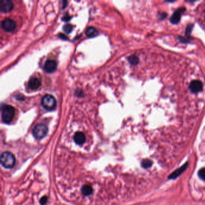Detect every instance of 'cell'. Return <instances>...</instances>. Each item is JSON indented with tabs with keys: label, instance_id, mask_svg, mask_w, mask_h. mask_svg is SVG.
<instances>
[{
	"label": "cell",
	"instance_id": "6da1fadb",
	"mask_svg": "<svg viewBox=\"0 0 205 205\" xmlns=\"http://www.w3.org/2000/svg\"><path fill=\"white\" fill-rule=\"evenodd\" d=\"M15 108L12 105H6L2 108L1 116L2 121L6 123H10L15 116Z\"/></svg>",
	"mask_w": 205,
	"mask_h": 205
},
{
	"label": "cell",
	"instance_id": "7a4b0ae2",
	"mask_svg": "<svg viewBox=\"0 0 205 205\" xmlns=\"http://www.w3.org/2000/svg\"><path fill=\"white\" fill-rule=\"evenodd\" d=\"M1 164L6 168L13 167L15 164V156L12 153L8 152L2 153L1 156Z\"/></svg>",
	"mask_w": 205,
	"mask_h": 205
},
{
	"label": "cell",
	"instance_id": "3957f363",
	"mask_svg": "<svg viewBox=\"0 0 205 205\" xmlns=\"http://www.w3.org/2000/svg\"><path fill=\"white\" fill-rule=\"evenodd\" d=\"M56 100L51 95H45L41 99V106L48 111H51L56 106Z\"/></svg>",
	"mask_w": 205,
	"mask_h": 205
},
{
	"label": "cell",
	"instance_id": "277c9868",
	"mask_svg": "<svg viewBox=\"0 0 205 205\" xmlns=\"http://www.w3.org/2000/svg\"><path fill=\"white\" fill-rule=\"evenodd\" d=\"M48 133L47 126L42 123L36 124L33 129L34 137L37 139H41L46 136Z\"/></svg>",
	"mask_w": 205,
	"mask_h": 205
},
{
	"label": "cell",
	"instance_id": "5b68a950",
	"mask_svg": "<svg viewBox=\"0 0 205 205\" xmlns=\"http://www.w3.org/2000/svg\"><path fill=\"white\" fill-rule=\"evenodd\" d=\"M16 22L13 20L9 18L4 19L1 22V27L7 32H13L16 28Z\"/></svg>",
	"mask_w": 205,
	"mask_h": 205
},
{
	"label": "cell",
	"instance_id": "8992f818",
	"mask_svg": "<svg viewBox=\"0 0 205 205\" xmlns=\"http://www.w3.org/2000/svg\"><path fill=\"white\" fill-rule=\"evenodd\" d=\"M13 8V4L9 0H1L0 2V10L3 13L10 12Z\"/></svg>",
	"mask_w": 205,
	"mask_h": 205
},
{
	"label": "cell",
	"instance_id": "52a82bcc",
	"mask_svg": "<svg viewBox=\"0 0 205 205\" xmlns=\"http://www.w3.org/2000/svg\"><path fill=\"white\" fill-rule=\"evenodd\" d=\"M189 89L192 93H197L203 90V84L199 80H193L190 83Z\"/></svg>",
	"mask_w": 205,
	"mask_h": 205
},
{
	"label": "cell",
	"instance_id": "ba28073f",
	"mask_svg": "<svg viewBox=\"0 0 205 205\" xmlns=\"http://www.w3.org/2000/svg\"><path fill=\"white\" fill-rule=\"evenodd\" d=\"M43 68L46 72L52 73L56 71L57 68V63L54 60H48L45 61Z\"/></svg>",
	"mask_w": 205,
	"mask_h": 205
},
{
	"label": "cell",
	"instance_id": "9c48e42d",
	"mask_svg": "<svg viewBox=\"0 0 205 205\" xmlns=\"http://www.w3.org/2000/svg\"><path fill=\"white\" fill-rule=\"evenodd\" d=\"M185 10V8H179L177 9L173 14L172 17L170 18V21L172 24H176L179 22L181 20L182 13Z\"/></svg>",
	"mask_w": 205,
	"mask_h": 205
},
{
	"label": "cell",
	"instance_id": "30bf717a",
	"mask_svg": "<svg viewBox=\"0 0 205 205\" xmlns=\"http://www.w3.org/2000/svg\"><path fill=\"white\" fill-rule=\"evenodd\" d=\"M188 165V163H187L185 164H183L182 167H181L180 168H178L177 170H174L173 172L168 176V179H176L177 178H178L181 174H182L184 172V171L187 169V167Z\"/></svg>",
	"mask_w": 205,
	"mask_h": 205
},
{
	"label": "cell",
	"instance_id": "8fae6325",
	"mask_svg": "<svg viewBox=\"0 0 205 205\" xmlns=\"http://www.w3.org/2000/svg\"><path fill=\"white\" fill-rule=\"evenodd\" d=\"M74 139L77 144L81 145L85 141V135L82 132H77L74 135Z\"/></svg>",
	"mask_w": 205,
	"mask_h": 205
},
{
	"label": "cell",
	"instance_id": "7c38bea8",
	"mask_svg": "<svg viewBox=\"0 0 205 205\" xmlns=\"http://www.w3.org/2000/svg\"><path fill=\"white\" fill-rule=\"evenodd\" d=\"M41 82L40 81V80L36 77H33L30 78V80L28 81V87L32 90L37 89L41 86Z\"/></svg>",
	"mask_w": 205,
	"mask_h": 205
},
{
	"label": "cell",
	"instance_id": "4fadbf2b",
	"mask_svg": "<svg viewBox=\"0 0 205 205\" xmlns=\"http://www.w3.org/2000/svg\"><path fill=\"white\" fill-rule=\"evenodd\" d=\"M85 34L89 37H94L98 34V32L95 27H89L85 30Z\"/></svg>",
	"mask_w": 205,
	"mask_h": 205
},
{
	"label": "cell",
	"instance_id": "5bb4252c",
	"mask_svg": "<svg viewBox=\"0 0 205 205\" xmlns=\"http://www.w3.org/2000/svg\"><path fill=\"white\" fill-rule=\"evenodd\" d=\"M82 193L85 196H89L93 193V188L90 185H84L82 188Z\"/></svg>",
	"mask_w": 205,
	"mask_h": 205
},
{
	"label": "cell",
	"instance_id": "9a60e30c",
	"mask_svg": "<svg viewBox=\"0 0 205 205\" xmlns=\"http://www.w3.org/2000/svg\"><path fill=\"white\" fill-rule=\"evenodd\" d=\"M128 61H129V62L131 65H137L139 63V58L137 57L136 56L132 55L131 56L129 57V58H128Z\"/></svg>",
	"mask_w": 205,
	"mask_h": 205
},
{
	"label": "cell",
	"instance_id": "2e32d148",
	"mask_svg": "<svg viewBox=\"0 0 205 205\" xmlns=\"http://www.w3.org/2000/svg\"><path fill=\"white\" fill-rule=\"evenodd\" d=\"M152 163L150 160L149 159H144L142 163H141V165L143 168H148L149 167H150L152 166Z\"/></svg>",
	"mask_w": 205,
	"mask_h": 205
},
{
	"label": "cell",
	"instance_id": "e0dca14e",
	"mask_svg": "<svg viewBox=\"0 0 205 205\" xmlns=\"http://www.w3.org/2000/svg\"><path fill=\"white\" fill-rule=\"evenodd\" d=\"M72 28H73V27L72 25L71 24L65 25L63 27V29L65 31V32L67 34L71 33L72 31Z\"/></svg>",
	"mask_w": 205,
	"mask_h": 205
},
{
	"label": "cell",
	"instance_id": "ac0fdd59",
	"mask_svg": "<svg viewBox=\"0 0 205 205\" xmlns=\"http://www.w3.org/2000/svg\"><path fill=\"white\" fill-rule=\"evenodd\" d=\"M198 175L200 179L205 181V168H203L199 170Z\"/></svg>",
	"mask_w": 205,
	"mask_h": 205
},
{
	"label": "cell",
	"instance_id": "d6986e66",
	"mask_svg": "<svg viewBox=\"0 0 205 205\" xmlns=\"http://www.w3.org/2000/svg\"><path fill=\"white\" fill-rule=\"evenodd\" d=\"M47 202V197H42L41 200V205H45L46 203V202Z\"/></svg>",
	"mask_w": 205,
	"mask_h": 205
},
{
	"label": "cell",
	"instance_id": "ffe728a7",
	"mask_svg": "<svg viewBox=\"0 0 205 205\" xmlns=\"http://www.w3.org/2000/svg\"><path fill=\"white\" fill-rule=\"evenodd\" d=\"M71 19V17H69L68 15H65L64 17H62V20L65 21H69Z\"/></svg>",
	"mask_w": 205,
	"mask_h": 205
},
{
	"label": "cell",
	"instance_id": "44dd1931",
	"mask_svg": "<svg viewBox=\"0 0 205 205\" xmlns=\"http://www.w3.org/2000/svg\"><path fill=\"white\" fill-rule=\"evenodd\" d=\"M59 36H60V37H61V38L62 39H65V40H66V39H67V37H66L65 35H64V34H60Z\"/></svg>",
	"mask_w": 205,
	"mask_h": 205
},
{
	"label": "cell",
	"instance_id": "7402d4cb",
	"mask_svg": "<svg viewBox=\"0 0 205 205\" xmlns=\"http://www.w3.org/2000/svg\"><path fill=\"white\" fill-rule=\"evenodd\" d=\"M63 8L66 7V6H67V1H63Z\"/></svg>",
	"mask_w": 205,
	"mask_h": 205
}]
</instances>
